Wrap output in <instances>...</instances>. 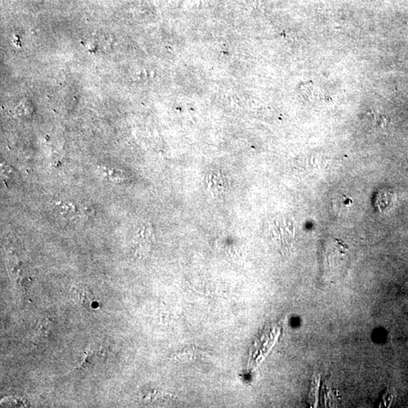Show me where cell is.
Listing matches in <instances>:
<instances>
[{"instance_id":"6da1fadb","label":"cell","mask_w":408,"mask_h":408,"mask_svg":"<svg viewBox=\"0 0 408 408\" xmlns=\"http://www.w3.org/2000/svg\"><path fill=\"white\" fill-rule=\"evenodd\" d=\"M206 189L212 196H220L226 193L229 188L227 178L218 172L209 173L206 177Z\"/></svg>"},{"instance_id":"7a4b0ae2","label":"cell","mask_w":408,"mask_h":408,"mask_svg":"<svg viewBox=\"0 0 408 408\" xmlns=\"http://www.w3.org/2000/svg\"><path fill=\"white\" fill-rule=\"evenodd\" d=\"M72 295L75 301L82 307L90 309L94 307L95 297L89 289L84 286H77L72 289Z\"/></svg>"},{"instance_id":"3957f363","label":"cell","mask_w":408,"mask_h":408,"mask_svg":"<svg viewBox=\"0 0 408 408\" xmlns=\"http://www.w3.org/2000/svg\"><path fill=\"white\" fill-rule=\"evenodd\" d=\"M2 404H3V407H21L24 405L21 400L16 399L15 398H6L4 400V402L2 401ZM2 406V407H3Z\"/></svg>"},{"instance_id":"277c9868","label":"cell","mask_w":408,"mask_h":408,"mask_svg":"<svg viewBox=\"0 0 408 408\" xmlns=\"http://www.w3.org/2000/svg\"><path fill=\"white\" fill-rule=\"evenodd\" d=\"M93 355L90 350H86L84 352V358L82 362L81 368H87L93 364Z\"/></svg>"},{"instance_id":"5b68a950","label":"cell","mask_w":408,"mask_h":408,"mask_svg":"<svg viewBox=\"0 0 408 408\" xmlns=\"http://www.w3.org/2000/svg\"><path fill=\"white\" fill-rule=\"evenodd\" d=\"M58 212L61 215H70L73 212V208L72 207L71 205H67L66 204H61L58 205Z\"/></svg>"},{"instance_id":"8992f818","label":"cell","mask_w":408,"mask_h":408,"mask_svg":"<svg viewBox=\"0 0 408 408\" xmlns=\"http://www.w3.org/2000/svg\"><path fill=\"white\" fill-rule=\"evenodd\" d=\"M38 328L39 331H41V333L46 335V332L49 329V322L47 320H41V321H39V325L38 326Z\"/></svg>"}]
</instances>
